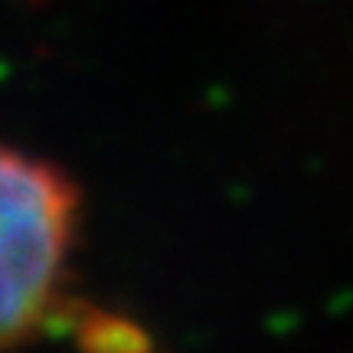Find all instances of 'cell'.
Here are the masks:
<instances>
[{
	"label": "cell",
	"instance_id": "6da1fadb",
	"mask_svg": "<svg viewBox=\"0 0 353 353\" xmlns=\"http://www.w3.org/2000/svg\"><path fill=\"white\" fill-rule=\"evenodd\" d=\"M72 236V183L50 164L0 144V353L50 317Z\"/></svg>",
	"mask_w": 353,
	"mask_h": 353
}]
</instances>
